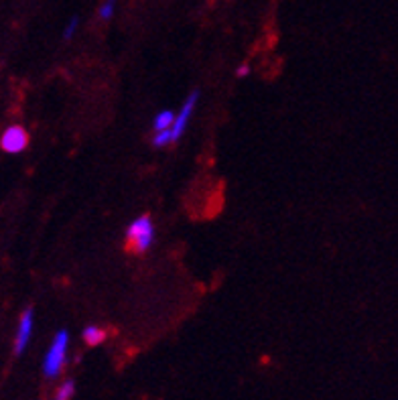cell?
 I'll use <instances>...</instances> for the list:
<instances>
[{
  "mask_svg": "<svg viewBox=\"0 0 398 400\" xmlns=\"http://www.w3.org/2000/svg\"><path fill=\"white\" fill-rule=\"evenodd\" d=\"M67 345H69V333L65 329L57 331L53 342L49 345L47 354H45V360H43V374L45 378L53 380L61 374L65 360H67Z\"/></svg>",
  "mask_w": 398,
  "mask_h": 400,
  "instance_id": "1",
  "label": "cell"
},
{
  "mask_svg": "<svg viewBox=\"0 0 398 400\" xmlns=\"http://www.w3.org/2000/svg\"><path fill=\"white\" fill-rule=\"evenodd\" d=\"M154 242V226H152L151 215H140L136 218L133 224L126 228V246L133 252L142 254L145 250H149Z\"/></svg>",
  "mask_w": 398,
  "mask_h": 400,
  "instance_id": "2",
  "label": "cell"
},
{
  "mask_svg": "<svg viewBox=\"0 0 398 400\" xmlns=\"http://www.w3.org/2000/svg\"><path fill=\"white\" fill-rule=\"evenodd\" d=\"M27 145H29V133L19 124L8 126L0 136V149L8 154L22 153L27 149Z\"/></svg>",
  "mask_w": 398,
  "mask_h": 400,
  "instance_id": "3",
  "label": "cell"
},
{
  "mask_svg": "<svg viewBox=\"0 0 398 400\" xmlns=\"http://www.w3.org/2000/svg\"><path fill=\"white\" fill-rule=\"evenodd\" d=\"M197 100H199V92H191V94L187 95V100L183 102L181 110L177 112L175 124H173V128H171V133H173V140H179V138H181V134L185 133V128H187V124H190V120H191V114H193V110H195Z\"/></svg>",
  "mask_w": 398,
  "mask_h": 400,
  "instance_id": "4",
  "label": "cell"
},
{
  "mask_svg": "<svg viewBox=\"0 0 398 400\" xmlns=\"http://www.w3.org/2000/svg\"><path fill=\"white\" fill-rule=\"evenodd\" d=\"M31 333H33V309H25L15 335V356H22V352L31 342Z\"/></svg>",
  "mask_w": 398,
  "mask_h": 400,
  "instance_id": "5",
  "label": "cell"
},
{
  "mask_svg": "<svg viewBox=\"0 0 398 400\" xmlns=\"http://www.w3.org/2000/svg\"><path fill=\"white\" fill-rule=\"evenodd\" d=\"M175 118H177L175 112H171V110H163V112H159V114L154 116L152 126H154V131H157V133L171 131V128H173V124H175Z\"/></svg>",
  "mask_w": 398,
  "mask_h": 400,
  "instance_id": "6",
  "label": "cell"
},
{
  "mask_svg": "<svg viewBox=\"0 0 398 400\" xmlns=\"http://www.w3.org/2000/svg\"><path fill=\"white\" fill-rule=\"evenodd\" d=\"M106 340V329H102V327H98V325H88L86 329H84V342L88 343V345H100V343H104Z\"/></svg>",
  "mask_w": 398,
  "mask_h": 400,
  "instance_id": "7",
  "label": "cell"
},
{
  "mask_svg": "<svg viewBox=\"0 0 398 400\" xmlns=\"http://www.w3.org/2000/svg\"><path fill=\"white\" fill-rule=\"evenodd\" d=\"M76 394V382L74 380H65L59 384L55 392V399L53 400H72Z\"/></svg>",
  "mask_w": 398,
  "mask_h": 400,
  "instance_id": "8",
  "label": "cell"
},
{
  "mask_svg": "<svg viewBox=\"0 0 398 400\" xmlns=\"http://www.w3.org/2000/svg\"><path fill=\"white\" fill-rule=\"evenodd\" d=\"M169 142H175L171 131H163V133H157V136H152V145L154 147H167Z\"/></svg>",
  "mask_w": 398,
  "mask_h": 400,
  "instance_id": "9",
  "label": "cell"
},
{
  "mask_svg": "<svg viewBox=\"0 0 398 400\" xmlns=\"http://www.w3.org/2000/svg\"><path fill=\"white\" fill-rule=\"evenodd\" d=\"M114 4H116V0H106V2L102 4V8H100V17H102V19H110V17H112Z\"/></svg>",
  "mask_w": 398,
  "mask_h": 400,
  "instance_id": "10",
  "label": "cell"
},
{
  "mask_svg": "<svg viewBox=\"0 0 398 400\" xmlns=\"http://www.w3.org/2000/svg\"><path fill=\"white\" fill-rule=\"evenodd\" d=\"M76 29H77V19H72V20H69V22H67L65 31H63V39H72V37H74Z\"/></svg>",
  "mask_w": 398,
  "mask_h": 400,
  "instance_id": "11",
  "label": "cell"
},
{
  "mask_svg": "<svg viewBox=\"0 0 398 400\" xmlns=\"http://www.w3.org/2000/svg\"><path fill=\"white\" fill-rule=\"evenodd\" d=\"M248 74H250V65H248V63L238 65V69H236V77H246Z\"/></svg>",
  "mask_w": 398,
  "mask_h": 400,
  "instance_id": "12",
  "label": "cell"
}]
</instances>
